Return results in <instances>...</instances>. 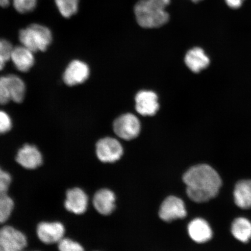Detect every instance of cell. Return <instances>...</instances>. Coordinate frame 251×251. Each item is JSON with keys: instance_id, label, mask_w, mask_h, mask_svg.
<instances>
[{"instance_id": "9a60e30c", "label": "cell", "mask_w": 251, "mask_h": 251, "mask_svg": "<svg viewBox=\"0 0 251 251\" xmlns=\"http://www.w3.org/2000/svg\"><path fill=\"white\" fill-rule=\"evenodd\" d=\"M188 232L191 239L197 243L208 242L212 237V231L208 223L201 218H197L190 223Z\"/></svg>"}, {"instance_id": "e0dca14e", "label": "cell", "mask_w": 251, "mask_h": 251, "mask_svg": "<svg viewBox=\"0 0 251 251\" xmlns=\"http://www.w3.org/2000/svg\"><path fill=\"white\" fill-rule=\"evenodd\" d=\"M184 61L188 68L194 73H199L206 68L210 63L208 56L200 47H194L189 50L185 56Z\"/></svg>"}, {"instance_id": "ac0fdd59", "label": "cell", "mask_w": 251, "mask_h": 251, "mask_svg": "<svg viewBox=\"0 0 251 251\" xmlns=\"http://www.w3.org/2000/svg\"><path fill=\"white\" fill-rule=\"evenodd\" d=\"M235 204L241 209L251 208V180L238 182L234 190Z\"/></svg>"}, {"instance_id": "4fadbf2b", "label": "cell", "mask_w": 251, "mask_h": 251, "mask_svg": "<svg viewBox=\"0 0 251 251\" xmlns=\"http://www.w3.org/2000/svg\"><path fill=\"white\" fill-rule=\"evenodd\" d=\"M65 206L66 209L76 215L83 214L88 206V197L84 191L79 188H74L67 193Z\"/></svg>"}, {"instance_id": "83f0119b", "label": "cell", "mask_w": 251, "mask_h": 251, "mask_svg": "<svg viewBox=\"0 0 251 251\" xmlns=\"http://www.w3.org/2000/svg\"><path fill=\"white\" fill-rule=\"evenodd\" d=\"M11 0H0V7H7L9 4Z\"/></svg>"}, {"instance_id": "3957f363", "label": "cell", "mask_w": 251, "mask_h": 251, "mask_svg": "<svg viewBox=\"0 0 251 251\" xmlns=\"http://www.w3.org/2000/svg\"><path fill=\"white\" fill-rule=\"evenodd\" d=\"M51 30L39 24H31L21 30L19 34L22 45L31 51H45L52 42Z\"/></svg>"}, {"instance_id": "d4e9b609", "label": "cell", "mask_w": 251, "mask_h": 251, "mask_svg": "<svg viewBox=\"0 0 251 251\" xmlns=\"http://www.w3.org/2000/svg\"><path fill=\"white\" fill-rule=\"evenodd\" d=\"M12 126L11 118L7 112L0 110V134L10 131Z\"/></svg>"}, {"instance_id": "7c38bea8", "label": "cell", "mask_w": 251, "mask_h": 251, "mask_svg": "<svg viewBox=\"0 0 251 251\" xmlns=\"http://www.w3.org/2000/svg\"><path fill=\"white\" fill-rule=\"evenodd\" d=\"M136 109L143 116L154 115L159 109L158 96L151 91H141L136 96Z\"/></svg>"}, {"instance_id": "8992f818", "label": "cell", "mask_w": 251, "mask_h": 251, "mask_svg": "<svg viewBox=\"0 0 251 251\" xmlns=\"http://www.w3.org/2000/svg\"><path fill=\"white\" fill-rule=\"evenodd\" d=\"M114 132L121 139L130 140L139 136L141 126L139 119L131 114L120 116L114 122Z\"/></svg>"}, {"instance_id": "484cf974", "label": "cell", "mask_w": 251, "mask_h": 251, "mask_svg": "<svg viewBox=\"0 0 251 251\" xmlns=\"http://www.w3.org/2000/svg\"><path fill=\"white\" fill-rule=\"evenodd\" d=\"M11 183V177L0 168V193H7Z\"/></svg>"}, {"instance_id": "603a6c76", "label": "cell", "mask_w": 251, "mask_h": 251, "mask_svg": "<svg viewBox=\"0 0 251 251\" xmlns=\"http://www.w3.org/2000/svg\"><path fill=\"white\" fill-rule=\"evenodd\" d=\"M14 7L21 14L33 11L36 8L37 0H12Z\"/></svg>"}, {"instance_id": "44dd1931", "label": "cell", "mask_w": 251, "mask_h": 251, "mask_svg": "<svg viewBox=\"0 0 251 251\" xmlns=\"http://www.w3.org/2000/svg\"><path fill=\"white\" fill-rule=\"evenodd\" d=\"M13 201L7 193H0V224L5 222L13 211Z\"/></svg>"}, {"instance_id": "ffe728a7", "label": "cell", "mask_w": 251, "mask_h": 251, "mask_svg": "<svg viewBox=\"0 0 251 251\" xmlns=\"http://www.w3.org/2000/svg\"><path fill=\"white\" fill-rule=\"evenodd\" d=\"M60 14L66 18H70L78 11V0H55Z\"/></svg>"}, {"instance_id": "9c48e42d", "label": "cell", "mask_w": 251, "mask_h": 251, "mask_svg": "<svg viewBox=\"0 0 251 251\" xmlns=\"http://www.w3.org/2000/svg\"><path fill=\"white\" fill-rule=\"evenodd\" d=\"M90 75L89 66L80 60H74L70 63L63 74V81L68 86L82 84Z\"/></svg>"}, {"instance_id": "5bb4252c", "label": "cell", "mask_w": 251, "mask_h": 251, "mask_svg": "<svg viewBox=\"0 0 251 251\" xmlns=\"http://www.w3.org/2000/svg\"><path fill=\"white\" fill-rule=\"evenodd\" d=\"M33 52L23 45L17 46L12 49L10 60L21 72H27L33 67L35 59Z\"/></svg>"}, {"instance_id": "8fae6325", "label": "cell", "mask_w": 251, "mask_h": 251, "mask_svg": "<svg viewBox=\"0 0 251 251\" xmlns=\"http://www.w3.org/2000/svg\"><path fill=\"white\" fill-rule=\"evenodd\" d=\"M16 161L23 168L33 170L42 165L43 156L36 146L26 144L19 150Z\"/></svg>"}, {"instance_id": "cb8c5ba5", "label": "cell", "mask_w": 251, "mask_h": 251, "mask_svg": "<svg viewBox=\"0 0 251 251\" xmlns=\"http://www.w3.org/2000/svg\"><path fill=\"white\" fill-rule=\"evenodd\" d=\"M59 251H84L80 244L69 238H63L58 243Z\"/></svg>"}, {"instance_id": "f1b7e54d", "label": "cell", "mask_w": 251, "mask_h": 251, "mask_svg": "<svg viewBox=\"0 0 251 251\" xmlns=\"http://www.w3.org/2000/svg\"><path fill=\"white\" fill-rule=\"evenodd\" d=\"M191 1H192L194 2H198L200 1H201V0H191Z\"/></svg>"}, {"instance_id": "30bf717a", "label": "cell", "mask_w": 251, "mask_h": 251, "mask_svg": "<svg viewBox=\"0 0 251 251\" xmlns=\"http://www.w3.org/2000/svg\"><path fill=\"white\" fill-rule=\"evenodd\" d=\"M65 227L59 222H42L37 228L40 240L46 244L58 243L64 238Z\"/></svg>"}, {"instance_id": "ba28073f", "label": "cell", "mask_w": 251, "mask_h": 251, "mask_svg": "<svg viewBox=\"0 0 251 251\" xmlns=\"http://www.w3.org/2000/svg\"><path fill=\"white\" fill-rule=\"evenodd\" d=\"M159 215L162 221L166 222L184 218L187 212L183 200L175 196L166 198L160 207Z\"/></svg>"}, {"instance_id": "6da1fadb", "label": "cell", "mask_w": 251, "mask_h": 251, "mask_svg": "<svg viewBox=\"0 0 251 251\" xmlns=\"http://www.w3.org/2000/svg\"><path fill=\"white\" fill-rule=\"evenodd\" d=\"M188 197L198 203H202L218 195L222 186L221 177L208 165H198L191 168L183 176Z\"/></svg>"}, {"instance_id": "5b68a950", "label": "cell", "mask_w": 251, "mask_h": 251, "mask_svg": "<svg viewBox=\"0 0 251 251\" xmlns=\"http://www.w3.org/2000/svg\"><path fill=\"white\" fill-rule=\"evenodd\" d=\"M27 246L26 236L13 227L0 228V251H24Z\"/></svg>"}, {"instance_id": "7a4b0ae2", "label": "cell", "mask_w": 251, "mask_h": 251, "mask_svg": "<svg viewBox=\"0 0 251 251\" xmlns=\"http://www.w3.org/2000/svg\"><path fill=\"white\" fill-rule=\"evenodd\" d=\"M171 0H140L134 7L138 24L144 28H156L168 23L169 15L165 8Z\"/></svg>"}, {"instance_id": "d6986e66", "label": "cell", "mask_w": 251, "mask_h": 251, "mask_svg": "<svg viewBox=\"0 0 251 251\" xmlns=\"http://www.w3.org/2000/svg\"><path fill=\"white\" fill-rule=\"evenodd\" d=\"M231 233L237 240L247 243L251 238V222L246 218H237L232 224Z\"/></svg>"}, {"instance_id": "52a82bcc", "label": "cell", "mask_w": 251, "mask_h": 251, "mask_svg": "<svg viewBox=\"0 0 251 251\" xmlns=\"http://www.w3.org/2000/svg\"><path fill=\"white\" fill-rule=\"evenodd\" d=\"M124 150L120 143L112 137L100 140L96 144V154L100 161L112 163L118 161L123 155Z\"/></svg>"}, {"instance_id": "4316f807", "label": "cell", "mask_w": 251, "mask_h": 251, "mask_svg": "<svg viewBox=\"0 0 251 251\" xmlns=\"http://www.w3.org/2000/svg\"><path fill=\"white\" fill-rule=\"evenodd\" d=\"M229 7L232 9H238L242 6L244 0H225Z\"/></svg>"}, {"instance_id": "2e32d148", "label": "cell", "mask_w": 251, "mask_h": 251, "mask_svg": "<svg viewBox=\"0 0 251 251\" xmlns=\"http://www.w3.org/2000/svg\"><path fill=\"white\" fill-rule=\"evenodd\" d=\"M115 202V194L108 189L97 191L93 199L94 208L102 215H109L114 211Z\"/></svg>"}, {"instance_id": "277c9868", "label": "cell", "mask_w": 251, "mask_h": 251, "mask_svg": "<svg viewBox=\"0 0 251 251\" xmlns=\"http://www.w3.org/2000/svg\"><path fill=\"white\" fill-rule=\"evenodd\" d=\"M26 94V85L17 75H8L0 77V104L5 105L12 101L21 103Z\"/></svg>"}, {"instance_id": "7402d4cb", "label": "cell", "mask_w": 251, "mask_h": 251, "mask_svg": "<svg viewBox=\"0 0 251 251\" xmlns=\"http://www.w3.org/2000/svg\"><path fill=\"white\" fill-rule=\"evenodd\" d=\"M13 49L10 42L4 39H0V71L4 68L6 63L10 60Z\"/></svg>"}]
</instances>
